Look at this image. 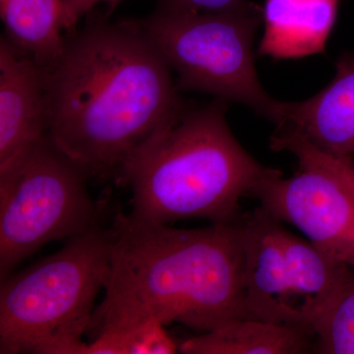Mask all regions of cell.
I'll return each mask as SVG.
<instances>
[{
  "instance_id": "cell-6",
  "label": "cell",
  "mask_w": 354,
  "mask_h": 354,
  "mask_svg": "<svg viewBox=\"0 0 354 354\" xmlns=\"http://www.w3.org/2000/svg\"><path fill=\"white\" fill-rule=\"evenodd\" d=\"M88 178L48 135L0 167V281L46 244L100 223Z\"/></svg>"
},
{
  "instance_id": "cell-19",
  "label": "cell",
  "mask_w": 354,
  "mask_h": 354,
  "mask_svg": "<svg viewBox=\"0 0 354 354\" xmlns=\"http://www.w3.org/2000/svg\"><path fill=\"white\" fill-rule=\"evenodd\" d=\"M158 3L179 10L197 13H223L250 6L248 0H160Z\"/></svg>"
},
{
  "instance_id": "cell-9",
  "label": "cell",
  "mask_w": 354,
  "mask_h": 354,
  "mask_svg": "<svg viewBox=\"0 0 354 354\" xmlns=\"http://www.w3.org/2000/svg\"><path fill=\"white\" fill-rule=\"evenodd\" d=\"M48 135L43 68L0 39V167Z\"/></svg>"
},
{
  "instance_id": "cell-4",
  "label": "cell",
  "mask_w": 354,
  "mask_h": 354,
  "mask_svg": "<svg viewBox=\"0 0 354 354\" xmlns=\"http://www.w3.org/2000/svg\"><path fill=\"white\" fill-rule=\"evenodd\" d=\"M113 228L101 221L0 286V353L82 354L111 269Z\"/></svg>"
},
{
  "instance_id": "cell-18",
  "label": "cell",
  "mask_w": 354,
  "mask_h": 354,
  "mask_svg": "<svg viewBox=\"0 0 354 354\" xmlns=\"http://www.w3.org/2000/svg\"><path fill=\"white\" fill-rule=\"evenodd\" d=\"M125 0H62V23L65 32L73 31L79 21L99 4L106 6L109 15Z\"/></svg>"
},
{
  "instance_id": "cell-3",
  "label": "cell",
  "mask_w": 354,
  "mask_h": 354,
  "mask_svg": "<svg viewBox=\"0 0 354 354\" xmlns=\"http://www.w3.org/2000/svg\"><path fill=\"white\" fill-rule=\"evenodd\" d=\"M227 102L188 104L127 158L120 179L132 191L134 220L156 225L241 218L239 202L278 169L263 167L228 127Z\"/></svg>"
},
{
  "instance_id": "cell-11",
  "label": "cell",
  "mask_w": 354,
  "mask_h": 354,
  "mask_svg": "<svg viewBox=\"0 0 354 354\" xmlns=\"http://www.w3.org/2000/svg\"><path fill=\"white\" fill-rule=\"evenodd\" d=\"M341 0H266L260 55L291 59L323 53Z\"/></svg>"
},
{
  "instance_id": "cell-8",
  "label": "cell",
  "mask_w": 354,
  "mask_h": 354,
  "mask_svg": "<svg viewBox=\"0 0 354 354\" xmlns=\"http://www.w3.org/2000/svg\"><path fill=\"white\" fill-rule=\"evenodd\" d=\"M247 318L291 326L290 272L281 221L259 207L241 218Z\"/></svg>"
},
{
  "instance_id": "cell-5",
  "label": "cell",
  "mask_w": 354,
  "mask_h": 354,
  "mask_svg": "<svg viewBox=\"0 0 354 354\" xmlns=\"http://www.w3.org/2000/svg\"><path fill=\"white\" fill-rule=\"evenodd\" d=\"M176 73L178 90L204 93L244 104L278 127L286 102L266 92L254 60V41L262 9L251 3L241 10L197 13L158 3L139 20Z\"/></svg>"
},
{
  "instance_id": "cell-2",
  "label": "cell",
  "mask_w": 354,
  "mask_h": 354,
  "mask_svg": "<svg viewBox=\"0 0 354 354\" xmlns=\"http://www.w3.org/2000/svg\"><path fill=\"white\" fill-rule=\"evenodd\" d=\"M111 228L104 297L86 333L92 339L150 321L202 334L247 318L241 218L181 230L120 212Z\"/></svg>"
},
{
  "instance_id": "cell-15",
  "label": "cell",
  "mask_w": 354,
  "mask_h": 354,
  "mask_svg": "<svg viewBox=\"0 0 354 354\" xmlns=\"http://www.w3.org/2000/svg\"><path fill=\"white\" fill-rule=\"evenodd\" d=\"M313 353L354 354V266L313 330Z\"/></svg>"
},
{
  "instance_id": "cell-14",
  "label": "cell",
  "mask_w": 354,
  "mask_h": 354,
  "mask_svg": "<svg viewBox=\"0 0 354 354\" xmlns=\"http://www.w3.org/2000/svg\"><path fill=\"white\" fill-rule=\"evenodd\" d=\"M62 6V0H0L4 38L44 68L64 48Z\"/></svg>"
},
{
  "instance_id": "cell-16",
  "label": "cell",
  "mask_w": 354,
  "mask_h": 354,
  "mask_svg": "<svg viewBox=\"0 0 354 354\" xmlns=\"http://www.w3.org/2000/svg\"><path fill=\"white\" fill-rule=\"evenodd\" d=\"M178 351L164 324L150 321L136 327L106 333L86 342L82 354H171Z\"/></svg>"
},
{
  "instance_id": "cell-13",
  "label": "cell",
  "mask_w": 354,
  "mask_h": 354,
  "mask_svg": "<svg viewBox=\"0 0 354 354\" xmlns=\"http://www.w3.org/2000/svg\"><path fill=\"white\" fill-rule=\"evenodd\" d=\"M314 335L301 328L242 318L178 342L185 354L313 353Z\"/></svg>"
},
{
  "instance_id": "cell-1",
  "label": "cell",
  "mask_w": 354,
  "mask_h": 354,
  "mask_svg": "<svg viewBox=\"0 0 354 354\" xmlns=\"http://www.w3.org/2000/svg\"><path fill=\"white\" fill-rule=\"evenodd\" d=\"M93 9L43 68L48 135L88 176H120L140 146L187 102L139 20Z\"/></svg>"
},
{
  "instance_id": "cell-7",
  "label": "cell",
  "mask_w": 354,
  "mask_h": 354,
  "mask_svg": "<svg viewBox=\"0 0 354 354\" xmlns=\"http://www.w3.org/2000/svg\"><path fill=\"white\" fill-rule=\"evenodd\" d=\"M299 167L288 178L281 171L268 177L250 196L277 220L297 227L317 248L354 266L353 197L327 171Z\"/></svg>"
},
{
  "instance_id": "cell-10",
  "label": "cell",
  "mask_w": 354,
  "mask_h": 354,
  "mask_svg": "<svg viewBox=\"0 0 354 354\" xmlns=\"http://www.w3.org/2000/svg\"><path fill=\"white\" fill-rule=\"evenodd\" d=\"M278 129L295 133L323 152L354 156V53L335 64L327 87L304 102H286Z\"/></svg>"
},
{
  "instance_id": "cell-12",
  "label": "cell",
  "mask_w": 354,
  "mask_h": 354,
  "mask_svg": "<svg viewBox=\"0 0 354 354\" xmlns=\"http://www.w3.org/2000/svg\"><path fill=\"white\" fill-rule=\"evenodd\" d=\"M283 245L290 272L291 325L313 334L317 323L344 283L351 265L328 255L306 239L288 232L286 227Z\"/></svg>"
},
{
  "instance_id": "cell-17",
  "label": "cell",
  "mask_w": 354,
  "mask_h": 354,
  "mask_svg": "<svg viewBox=\"0 0 354 354\" xmlns=\"http://www.w3.org/2000/svg\"><path fill=\"white\" fill-rule=\"evenodd\" d=\"M272 150L286 151L295 156L299 165L317 167L327 171L348 191L354 201V158L323 152L299 135L286 130L274 133L270 142Z\"/></svg>"
}]
</instances>
